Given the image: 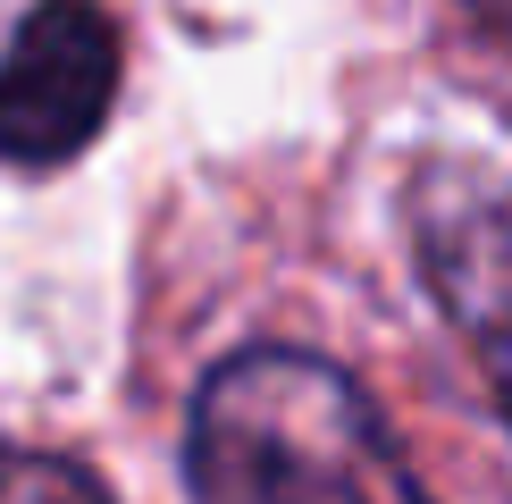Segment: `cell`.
Masks as SVG:
<instances>
[{"label":"cell","instance_id":"obj_2","mask_svg":"<svg viewBox=\"0 0 512 504\" xmlns=\"http://www.w3.org/2000/svg\"><path fill=\"white\" fill-rule=\"evenodd\" d=\"M412 252L462 353L512 420V177L437 160L412 185Z\"/></svg>","mask_w":512,"mask_h":504},{"label":"cell","instance_id":"obj_1","mask_svg":"<svg viewBox=\"0 0 512 504\" xmlns=\"http://www.w3.org/2000/svg\"><path fill=\"white\" fill-rule=\"evenodd\" d=\"M185 471L194 504H429L370 395L294 345H244L202 378Z\"/></svg>","mask_w":512,"mask_h":504},{"label":"cell","instance_id":"obj_3","mask_svg":"<svg viewBox=\"0 0 512 504\" xmlns=\"http://www.w3.org/2000/svg\"><path fill=\"white\" fill-rule=\"evenodd\" d=\"M118 93V26L93 0H42L0 51V160L59 168L101 135Z\"/></svg>","mask_w":512,"mask_h":504},{"label":"cell","instance_id":"obj_5","mask_svg":"<svg viewBox=\"0 0 512 504\" xmlns=\"http://www.w3.org/2000/svg\"><path fill=\"white\" fill-rule=\"evenodd\" d=\"M462 9H471L479 26H487V34H496L504 51H512V0H462Z\"/></svg>","mask_w":512,"mask_h":504},{"label":"cell","instance_id":"obj_4","mask_svg":"<svg viewBox=\"0 0 512 504\" xmlns=\"http://www.w3.org/2000/svg\"><path fill=\"white\" fill-rule=\"evenodd\" d=\"M0 504H110L93 488V471L59 454H26V446H0Z\"/></svg>","mask_w":512,"mask_h":504}]
</instances>
